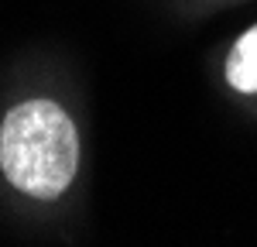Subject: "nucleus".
Segmentation results:
<instances>
[{
    "mask_svg": "<svg viewBox=\"0 0 257 247\" xmlns=\"http://www.w3.org/2000/svg\"><path fill=\"white\" fill-rule=\"evenodd\" d=\"M79 168V134L52 100H28L0 124V172L35 199H59Z\"/></svg>",
    "mask_w": 257,
    "mask_h": 247,
    "instance_id": "1",
    "label": "nucleus"
},
{
    "mask_svg": "<svg viewBox=\"0 0 257 247\" xmlns=\"http://www.w3.org/2000/svg\"><path fill=\"white\" fill-rule=\"evenodd\" d=\"M226 82L237 93H257V24L243 31L226 59Z\"/></svg>",
    "mask_w": 257,
    "mask_h": 247,
    "instance_id": "2",
    "label": "nucleus"
}]
</instances>
